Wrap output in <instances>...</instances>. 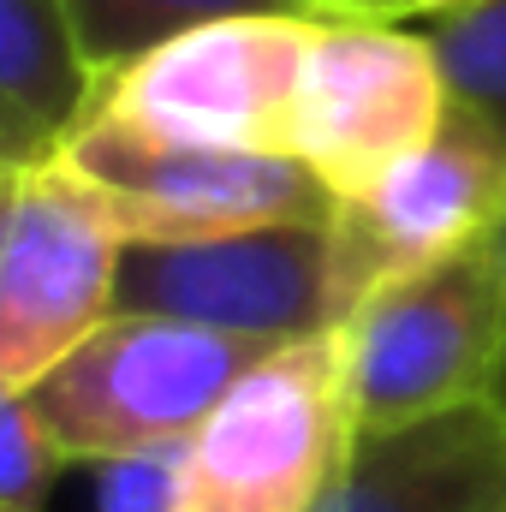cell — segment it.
Wrapping results in <instances>:
<instances>
[{
  "label": "cell",
  "instance_id": "cell-1",
  "mask_svg": "<svg viewBox=\"0 0 506 512\" xmlns=\"http://www.w3.org/2000/svg\"><path fill=\"white\" fill-rule=\"evenodd\" d=\"M262 352L274 346L173 316L114 310L18 399L66 459H126L191 441Z\"/></svg>",
  "mask_w": 506,
  "mask_h": 512
},
{
  "label": "cell",
  "instance_id": "cell-2",
  "mask_svg": "<svg viewBox=\"0 0 506 512\" xmlns=\"http://www.w3.org/2000/svg\"><path fill=\"white\" fill-rule=\"evenodd\" d=\"M334 340L358 435L489 399L506 346V268L495 239L381 286L334 328Z\"/></svg>",
  "mask_w": 506,
  "mask_h": 512
},
{
  "label": "cell",
  "instance_id": "cell-3",
  "mask_svg": "<svg viewBox=\"0 0 506 512\" xmlns=\"http://www.w3.org/2000/svg\"><path fill=\"white\" fill-rule=\"evenodd\" d=\"M316 24V12H233L191 24L108 72L90 114L161 143L292 155V102Z\"/></svg>",
  "mask_w": 506,
  "mask_h": 512
},
{
  "label": "cell",
  "instance_id": "cell-4",
  "mask_svg": "<svg viewBox=\"0 0 506 512\" xmlns=\"http://www.w3.org/2000/svg\"><path fill=\"white\" fill-rule=\"evenodd\" d=\"M352 441L334 328L274 346L191 435V512H316Z\"/></svg>",
  "mask_w": 506,
  "mask_h": 512
},
{
  "label": "cell",
  "instance_id": "cell-5",
  "mask_svg": "<svg viewBox=\"0 0 506 512\" xmlns=\"http://www.w3.org/2000/svg\"><path fill=\"white\" fill-rule=\"evenodd\" d=\"M126 233L102 191L66 161L6 167L0 233V387H36L78 340H90L120 298Z\"/></svg>",
  "mask_w": 506,
  "mask_h": 512
},
{
  "label": "cell",
  "instance_id": "cell-6",
  "mask_svg": "<svg viewBox=\"0 0 506 512\" xmlns=\"http://www.w3.org/2000/svg\"><path fill=\"white\" fill-rule=\"evenodd\" d=\"M506 221V137L453 96V114L429 143L393 161L376 185L334 197L328 262H334V328L376 298L447 256L495 239Z\"/></svg>",
  "mask_w": 506,
  "mask_h": 512
},
{
  "label": "cell",
  "instance_id": "cell-7",
  "mask_svg": "<svg viewBox=\"0 0 506 512\" xmlns=\"http://www.w3.org/2000/svg\"><path fill=\"white\" fill-rule=\"evenodd\" d=\"M453 114V84L429 30L399 18H322L292 102V155L334 191L376 185Z\"/></svg>",
  "mask_w": 506,
  "mask_h": 512
},
{
  "label": "cell",
  "instance_id": "cell-8",
  "mask_svg": "<svg viewBox=\"0 0 506 512\" xmlns=\"http://www.w3.org/2000/svg\"><path fill=\"white\" fill-rule=\"evenodd\" d=\"M60 155L102 191L126 239H221L274 221H328L334 209V191L298 155L161 143L102 114L72 131Z\"/></svg>",
  "mask_w": 506,
  "mask_h": 512
},
{
  "label": "cell",
  "instance_id": "cell-9",
  "mask_svg": "<svg viewBox=\"0 0 506 512\" xmlns=\"http://www.w3.org/2000/svg\"><path fill=\"white\" fill-rule=\"evenodd\" d=\"M131 316H173L256 346L334 328L328 221H274L221 239H126L120 298Z\"/></svg>",
  "mask_w": 506,
  "mask_h": 512
},
{
  "label": "cell",
  "instance_id": "cell-10",
  "mask_svg": "<svg viewBox=\"0 0 506 512\" xmlns=\"http://www.w3.org/2000/svg\"><path fill=\"white\" fill-rule=\"evenodd\" d=\"M316 512H506V411L477 399L358 435Z\"/></svg>",
  "mask_w": 506,
  "mask_h": 512
},
{
  "label": "cell",
  "instance_id": "cell-11",
  "mask_svg": "<svg viewBox=\"0 0 506 512\" xmlns=\"http://www.w3.org/2000/svg\"><path fill=\"white\" fill-rule=\"evenodd\" d=\"M102 72L90 66L66 0H0V155L30 167L90 120Z\"/></svg>",
  "mask_w": 506,
  "mask_h": 512
},
{
  "label": "cell",
  "instance_id": "cell-12",
  "mask_svg": "<svg viewBox=\"0 0 506 512\" xmlns=\"http://www.w3.org/2000/svg\"><path fill=\"white\" fill-rule=\"evenodd\" d=\"M233 12H310L304 0H66V18L90 54V66L108 78L143 48L209 24V18H233Z\"/></svg>",
  "mask_w": 506,
  "mask_h": 512
},
{
  "label": "cell",
  "instance_id": "cell-13",
  "mask_svg": "<svg viewBox=\"0 0 506 512\" xmlns=\"http://www.w3.org/2000/svg\"><path fill=\"white\" fill-rule=\"evenodd\" d=\"M423 30L441 48L453 96L506 137V0H459Z\"/></svg>",
  "mask_w": 506,
  "mask_h": 512
},
{
  "label": "cell",
  "instance_id": "cell-14",
  "mask_svg": "<svg viewBox=\"0 0 506 512\" xmlns=\"http://www.w3.org/2000/svg\"><path fill=\"white\" fill-rule=\"evenodd\" d=\"M72 465L90 477V512H191V441Z\"/></svg>",
  "mask_w": 506,
  "mask_h": 512
},
{
  "label": "cell",
  "instance_id": "cell-15",
  "mask_svg": "<svg viewBox=\"0 0 506 512\" xmlns=\"http://www.w3.org/2000/svg\"><path fill=\"white\" fill-rule=\"evenodd\" d=\"M316 18H441L459 0H304Z\"/></svg>",
  "mask_w": 506,
  "mask_h": 512
},
{
  "label": "cell",
  "instance_id": "cell-16",
  "mask_svg": "<svg viewBox=\"0 0 506 512\" xmlns=\"http://www.w3.org/2000/svg\"><path fill=\"white\" fill-rule=\"evenodd\" d=\"M495 251H501V268H506V221H501V233H495ZM489 399L506 411V346H501V370H495V393Z\"/></svg>",
  "mask_w": 506,
  "mask_h": 512
}]
</instances>
